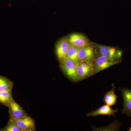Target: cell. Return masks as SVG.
<instances>
[{
    "label": "cell",
    "instance_id": "cell-1",
    "mask_svg": "<svg viewBox=\"0 0 131 131\" xmlns=\"http://www.w3.org/2000/svg\"><path fill=\"white\" fill-rule=\"evenodd\" d=\"M60 66L61 70L70 80L76 82L81 81L77 74L76 63L69 59L65 58L60 61Z\"/></svg>",
    "mask_w": 131,
    "mask_h": 131
},
{
    "label": "cell",
    "instance_id": "cell-2",
    "mask_svg": "<svg viewBox=\"0 0 131 131\" xmlns=\"http://www.w3.org/2000/svg\"><path fill=\"white\" fill-rule=\"evenodd\" d=\"M97 50L99 56H104L112 60H122L123 51L117 47L98 45Z\"/></svg>",
    "mask_w": 131,
    "mask_h": 131
},
{
    "label": "cell",
    "instance_id": "cell-3",
    "mask_svg": "<svg viewBox=\"0 0 131 131\" xmlns=\"http://www.w3.org/2000/svg\"><path fill=\"white\" fill-rule=\"evenodd\" d=\"M121 60H112L102 56H99L93 62L94 75L116 64Z\"/></svg>",
    "mask_w": 131,
    "mask_h": 131
},
{
    "label": "cell",
    "instance_id": "cell-4",
    "mask_svg": "<svg viewBox=\"0 0 131 131\" xmlns=\"http://www.w3.org/2000/svg\"><path fill=\"white\" fill-rule=\"evenodd\" d=\"M76 70L81 80L91 77L94 75L93 62H79L76 63Z\"/></svg>",
    "mask_w": 131,
    "mask_h": 131
},
{
    "label": "cell",
    "instance_id": "cell-5",
    "mask_svg": "<svg viewBox=\"0 0 131 131\" xmlns=\"http://www.w3.org/2000/svg\"><path fill=\"white\" fill-rule=\"evenodd\" d=\"M96 58V52L90 45L79 48L78 52L79 62H94Z\"/></svg>",
    "mask_w": 131,
    "mask_h": 131
},
{
    "label": "cell",
    "instance_id": "cell-6",
    "mask_svg": "<svg viewBox=\"0 0 131 131\" xmlns=\"http://www.w3.org/2000/svg\"><path fill=\"white\" fill-rule=\"evenodd\" d=\"M9 120L14 122L23 131L35 130V121L27 115L19 119Z\"/></svg>",
    "mask_w": 131,
    "mask_h": 131
},
{
    "label": "cell",
    "instance_id": "cell-7",
    "mask_svg": "<svg viewBox=\"0 0 131 131\" xmlns=\"http://www.w3.org/2000/svg\"><path fill=\"white\" fill-rule=\"evenodd\" d=\"M70 44L68 38L63 37L59 40L56 46V51L59 61L66 58Z\"/></svg>",
    "mask_w": 131,
    "mask_h": 131
},
{
    "label": "cell",
    "instance_id": "cell-8",
    "mask_svg": "<svg viewBox=\"0 0 131 131\" xmlns=\"http://www.w3.org/2000/svg\"><path fill=\"white\" fill-rule=\"evenodd\" d=\"M124 101L122 113L130 117L131 115V89L127 88H120Z\"/></svg>",
    "mask_w": 131,
    "mask_h": 131
},
{
    "label": "cell",
    "instance_id": "cell-9",
    "mask_svg": "<svg viewBox=\"0 0 131 131\" xmlns=\"http://www.w3.org/2000/svg\"><path fill=\"white\" fill-rule=\"evenodd\" d=\"M68 38L71 45L78 48L90 45L89 41L86 37L81 34H72Z\"/></svg>",
    "mask_w": 131,
    "mask_h": 131
},
{
    "label": "cell",
    "instance_id": "cell-10",
    "mask_svg": "<svg viewBox=\"0 0 131 131\" xmlns=\"http://www.w3.org/2000/svg\"><path fill=\"white\" fill-rule=\"evenodd\" d=\"M8 107L9 109V119H19L27 115L21 106L14 100Z\"/></svg>",
    "mask_w": 131,
    "mask_h": 131
},
{
    "label": "cell",
    "instance_id": "cell-11",
    "mask_svg": "<svg viewBox=\"0 0 131 131\" xmlns=\"http://www.w3.org/2000/svg\"><path fill=\"white\" fill-rule=\"evenodd\" d=\"M117 109H112L110 106L104 105L95 111H92L88 114L87 116L91 117H96L98 115H114L118 112Z\"/></svg>",
    "mask_w": 131,
    "mask_h": 131
},
{
    "label": "cell",
    "instance_id": "cell-12",
    "mask_svg": "<svg viewBox=\"0 0 131 131\" xmlns=\"http://www.w3.org/2000/svg\"><path fill=\"white\" fill-rule=\"evenodd\" d=\"M115 86L113 84L112 88L110 91H107L104 96V102L106 105L112 106L114 105L117 102V96L115 94Z\"/></svg>",
    "mask_w": 131,
    "mask_h": 131
},
{
    "label": "cell",
    "instance_id": "cell-13",
    "mask_svg": "<svg viewBox=\"0 0 131 131\" xmlns=\"http://www.w3.org/2000/svg\"><path fill=\"white\" fill-rule=\"evenodd\" d=\"M13 100L12 90L0 91V103L3 106L8 107Z\"/></svg>",
    "mask_w": 131,
    "mask_h": 131
},
{
    "label": "cell",
    "instance_id": "cell-14",
    "mask_svg": "<svg viewBox=\"0 0 131 131\" xmlns=\"http://www.w3.org/2000/svg\"><path fill=\"white\" fill-rule=\"evenodd\" d=\"M13 86V82L6 77L0 75V91L12 90Z\"/></svg>",
    "mask_w": 131,
    "mask_h": 131
},
{
    "label": "cell",
    "instance_id": "cell-15",
    "mask_svg": "<svg viewBox=\"0 0 131 131\" xmlns=\"http://www.w3.org/2000/svg\"><path fill=\"white\" fill-rule=\"evenodd\" d=\"M79 48L70 45L67 52L66 58L71 59L75 62L76 63L78 62L79 61L78 59V52Z\"/></svg>",
    "mask_w": 131,
    "mask_h": 131
},
{
    "label": "cell",
    "instance_id": "cell-16",
    "mask_svg": "<svg viewBox=\"0 0 131 131\" xmlns=\"http://www.w3.org/2000/svg\"><path fill=\"white\" fill-rule=\"evenodd\" d=\"M0 131H23V130L13 121L9 120L7 125L2 128L0 129Z\"/></svg>",
    "mask_w": 131,
    "mask_h": 131
},
{
    "label": "cell",
    "instance_id": "cell-17",
    "mask_svg": "<svg viewBox=\"0 0 131 131\" xmlns=\"http://www.w3.org/2000/svg\"><path fill=\"white\" fill-rule=\"evenodd\" d=\"M129 131H131V127H130V129H129Z\"/></svg>",
    "mask_w": 131,
    "mask_h": 131
}]
</instances>
